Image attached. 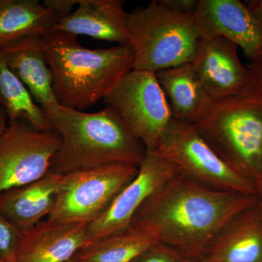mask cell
<instances>
[{"label": "cell", "mask_w": 262, "mask_h": 262, "mask_svg": "<svg viewBox=\"0 0 262 262\" xmlns=\"http://www.w3.org/2000/svg\"><path fill=\"white\" fill-rule=\"evenodd\" d=\"M256 202V196L212 189L177 173L143 203L129 227L201 259L221 231Z\"/></svg>", "instance_id": "6da1fadb"}, {"label": "cell", "mask_w": 262, "mask_h": 262, "mask_svg": "<svg viewBox=\"0 0 262 262\" xmlns=\"http://www.w3.org/2000/svg\"><path fill=\"white\" fill-rule=\"evenodd\" d=\"M69 262H77V261H75V258H73V259L71 260V261H69Z\"/></svg>", "instance_id": "836d02e7"}, {"label": "cell", "mask_w": 262, "mask_h": 262, "mask_svg": "<svg viewBox=\"0 0 262 262\" xmlns=\"http://www.w3.org/2000/svg\"><path fill=\"white\" fill-rule=\"evenodd\" d=\"M21 231L0 214V258L16 262V252Z\"/></svg>", "instance_id": "7402d4cb"}, {"label": "cell", "mask_w": 262, "mask_h": 262, "mask_svg": "<svg viewBox=\"0 0 262 262\" xmlns=\"http://www.w3.org/2000/svg\"><path fill=\"white\" fill-rule=\"evenodd\" d=\"M0 105L9 121L24 119L42 130H53L43 108L13 74L0 53Z\"/></svg>", "instance_id": "44dd1931"}, {"label": "cell", "mask_w": 262, "mask_h": 262, "mask_svg": "<svg viewBox=\"0 0 262 262\" xmlns=\"http://www.w3.org/2000/svg\"><path fill=\"white\" fill-rule=\"evenodd\" d=\"M200 39L223 37L251 62L261 58V23L239 0H199L192 14Z\"/></svg>", "instance_id": "8fae6325"}, {"label": "cell", "mask_w": 262, "mask_h": 262, "mask_svg": "<svg viewBox=\"0 0 262 262\" xmlns=\"http://www.w3.org/2000/svg\"><path fill=\"white\" fill-rule=\"evenodd\" d=\"M63 179L50 170L35 182L0 193V214L20 231L32 228L51 214Z\"/></svg>", "instance_id": "2e32d148"}, {"label": "cell", "mask_w": 262, "mask_h": 262, "mask_svg": "<svg viewBox=\"0 0 262 262\" xmlns=\"http://www.w3.org/2000/svg\"><path fill=\"white\" fill-rule=\"evenodd\" d=\"M186 258L174 248L157 244L134 262H184Z\"/></svg>", "instance_id": "603a6c76"}, {"label": "cell", "mask_w": 262, "mask_h": 262, "mask_svg": "<svg viewBox=\"0 0 262 262\" xmlns=\"http://www.w3.org/2000/svg\"><path fill=\"white\" fill-rule=\"evenodd\" d=\"M60 136L24 119L11 120L0 134V193L42 178L61 146Z\"/></svg>", "instance_id": "9c48e42d"}, {"label": "cell", "mask_w": 262, "mask_h": 262, "mask_svg": "<svg viewBox=\"0 0 262 262\" xmlns=\"http://www.w3.org/2000/svg\"><path fill=\"white\" fill-rule=\"evenodd\" d=\"M160 3L177 13L192 15L195 11L199 0H159Z\"/></svg>", "instance_id": "cb8c5ba5"}, {"label": "cell", "mask_w": 262, "mask_h": 262, "mask_svg": "<svg viewBox=\"0 0 262 262\" xmlns=\"http://www.w3.org/2000/svg\"><path fill=\"white\" fill-rule=\"evenodd\" d=\"M202 258L210 262H262V206L258 200L221 231Z\"/></svg>", "instance_id": "9a60e30c"}, {"label": "cell", "mask_w": 262, "mask_h": 262, "mask_svg": "<svg viewBox=\"0 0 262 262\" xmlns=\"http://www.w3.org/2000/svg\"><path fill=\"white\" fill-rule=\"evenodd\" d=\"M138 170L134 165L116 164L64 175L48 220L89 225L107 210Z\"/></svg>", "instance_id": "ba28073f"}, {"label": "cell", "mask_w": 262, "mask_h": 262, "mask_svg": "<svg viewBox=\"0 0 262 262\" xmlns=\"http://www.w3.org/2000/svg\"><path fill=\"white\" fill-rule=\"evenodd\" d=\"M194 127L231 168L262 178V94L252 90L214 101Z\"/></svg>", "instance_id": "277c9868"}, {"label": "cell", "mask_w": 262, "mask_h": 262, "mask_svg": "<svg viewBox=\"0 0 262 262\" xmlns=\"http://www.w3.org/2000/svg\"><path fill=\"white\" fill-rule=\"evenodd\" d=\"M122 0H78L77 9L59 19L52 30L118 45H127V13Z\"/></svg>", "instance_id": "5bb4252c"}, {"label": "cell", "mask_w": 262, "mask_h": 262, "mask_svg": "<svg viewBox=\"0 0 262 262\" xmlns=\"http://www.w3.org/2000/svg\"><path fill=\"white\" fill-rule=\"evenodd\" d=\"M176 121L194 125L206 115L213 101L190 63L155 73Z\"/></svg>", "instance_id": "ac0fdd59"}, {"label": "cell", "mask_w": 262, "mask_h": 262, "mask_svg": "<svg viewBox=\"0 0 262 262\" xmlns=\"http://www.w3.org/2000/svg\"><path fill=\"white\" fill-rule=\"evenodd\" d=\"M177 173L173 164L158 149L146 151L135 178L117 194L102 215L88 225L91 241L127 228L143 203Z\"/></svg>", "instance_id": "30bf717a"}, {"label": "cell", "mask_w": 262, "mask_h": 262, "mask_svg": "<svg viewBox=\"0 0 262 262\" xmlns=\"http://www.w3.org/2000/svg\"><path fill=\"white\" fill-rule=\"evenodd\" d=\"M0 53L10 70L25 84L37 104L45 108L57 103L42 36L24 38L0 48Z\"/></svg>", "instance_id": "e0dca14e"}, {"label": "cell", "mask_w": 262, "mask_h": 262, "mask_svg": "<svg viewBox=\"0 0 262 262\" xmlns=\"http://www.w3.org/2000/svg\"><path fill=\"white\" fill-rule=\"evenodd\" d=\"M157 244L147 234L128 227L91 241L74 258L77 262H134Z\"/></svg>", "instance_id": "ffe728a7"}, {"label": "cell", "mask_w": 262, "mask_h": 262, "mask_svg": "<svg viewBox=\"0 0 262 262\" xmlns=\"http://www.w3.org/2000/svg\"><path fill=\"white\" fill-rule=\"evenodd\" d=\"M156 149L178 173L191 180L218 190L256 196L255 182L226 163L193 125L173 119Z\"/></svg>", "instance_id": "8992f818"}, {"label": "cell", "mask_w": 262, "mask_h": 262, "mask_svg": "<svg viewBox=\"0 0 262 262\" xmlns=\"http://www.w3.org/2000/svg\"><path fill=\"white\" fill-rule=\"evenodd\" d=\"M0 262H9V261H5V260L3 259V258H0Z\"/></svg>", "instance_id": "d6a6232c"}, {"label": "cell", "mask_w": 262, "mask_h": 262, "mask_svg": "<svg viewBox=\"0 0 262 262\" xmlns=\"http://www.w3.org/2000/svg\"><path fill=\"white\" fill-rule=\"evenodd\" d=\"M260 59H262V24H261V58Z\"/></svg>", "instance_id": "4dcf8cb0"}, {"label": "cell", "mask_w": 262, "mask_h": 262, "mask_svg": "<svg viewBox=\"0 0 262 262\" xmlns=\"http://www.w3.org/2000/svg\"><path fill=\"white\" fill-rule=\"evenodd\" d=\"M59 19L38 0H0V48L29 36H43Z\"/></svg>", "instance_id": "d6986e66"}, {"label": "cell", "mask_w": 262, "mask_h": 262, "mask_svg": "<svg viewBox=\"0 0 262 262\" xmlns=\"http://www.w3.org/2000/svg\"><path fill=\"white\" fill-rule=\"evenodd\" d=\"M87 224L42 220L21 231L16 262H69L91 243Z\"/></svg>", "instance_id": "4fadbf2b"}, {"label": "cell", "mask_w": 262, "mask_h": 262, "mask_svg": "<svg viewBox=\"0 0 262 262\" xmlns=\"http://www.w3.org/2000/svg\"><path fill=\"white\" fill-rule=\"evenodd\" d=\"M103 101L115 110L146 151L158 148L173 120L168 99L154 72L131 70Z\"/></svg>", "instance_id": "52a82bcc"}, {"label": "cell", "mask_w": 262, "mask_h": 262, "mask_svg": "<svg viewBox=\"0 0 262 262\" xmlns=\"http://www.w3.org/2000/svg\"><path fill=\"white\" fill-rule=\"evenodd\" d=\"M184 262H200V259H194V258H186Z\"/></svg>", "instance_id": "f546056e"}, {"label": "cell", "mask_w": 262, "mask_h": 262, "mask_svg": "<svg viewBox=\"0 0 262 262\" xmlns=\"http://www.w3.org/2000/svg\"><path fill=\"white\" fill-rule=\"evenodd\" d=\"M200 262H210V261H207V260L205 259V258H201V259H200Z\"/></svg>", "instance_id": "1f68e13d"}, {"label": "cell", "mask_w": 262, "mask_h": 262, "mask_svg": "<svg viewBox=\"0 0 262 262\" xmlns=\"http://www.w3.org/2000/svg\"><path fill=\"white\" fill-rule=\"evenodd\" d=\"M44 4L52 8L61 17L64 18L70 15L74 7L77 5L78 0H45Z\"/></svg>", "instance_id": "d4e9b609"}, {"label": "cell", "mask_w": 262, "mask_h": 262, "mask_svg": "<svg viewBox=\"0 0 262 262\" xmlns=\"http://www.w3.org/2000/svg\"><path fill=\"white\" fill-rule=\"evenodd\" d=\"M6 118V114H5L4 110L0 105V134H3L8 127Z\"/></svg>", "instance_id": "83f0119b"}, {"label": "cell", "mask_w": 262, "mask_h": 262, "mask_svg": "<svg viewBox=\"0 0 262 262\" xmlns=\"http://www.w3.org/2000/svg\"><path fill=\"white\" fill-rule=\"evenodd\" d=\"M42 108L52 130L61 139L52 159L51 171L67 175L116 164L139 168L144 161L145 146L111 106L92 113L58 103Z\"/></svg>", "instance_id": "7a4b0ae2"}, {"label": "cell", "mask_w": 262, "mask_h": 262, "mask_svg": "<svg viewBox=\"0 0 262 262\" xmlns=\"http://www.w3.org/2000/svg\"><path fill=\"white\" fill-rule=\"evenodd\" d=\"M189 63L213 101L242 94L251 84V72L241 63L237 46L225 38L200 39Z\"/></svg>", "instance_id": "7c38bea8"}, {"label": "cell", "mask_w": 262, "mask_h": 262, "mask_svg": "<svg viewBox=\"0 0 262 262\" xmlns=\"http://www.w3.org/2000/svg\"><path fill=\"white\" fill-rule=\"evenodd\" d=\"M247 67L251 72V84L248 90L262 94V59L251 62Z\"/></svg>", "instance_id": "484cf974"}, {"label": "cell", "mask_w": 262, "mask_h": 262, "mask_svg": "<svg viewBox=\"0 0 262 262\" xmlns=\"http://www.w3.org/2000/svg\"><path fill=\"white\" fill-rule=\"evenodd\" d=\"M134 70L157 72L192 61L200 37L192 15L165 8L159 0L127 15Z\"/></svg>", "instance_id": "5b68a950"}, {"label": "cell", "mask_w": 262, "mask_h": 262, "mask_svg": "<svg viewBox=\"0 0 262 262\" xmlns=\"http://www.w3.org/2000/svg\"><path fill=\"white\" fill-rule=\"evenodd\" d=\"M255 189H256V198L262 206V178L255 182Z\"/></svg>", "instance_id": "f1b7e54d"}, {"label": "cell", "mask_w": 262, "mask_h": 262, "mask_svg": "<svg viewBox=\"0 0 262 262\" xmlns=\"http://www.w3.org/2000/svg\"><path fill=\"white\" fill-rule=\"evenodd\" d=\"M245 4L253 16L262 24V0H251Z\"/></svg>", "instance_id": "4316f807"}, {"label": "cell", "mask_w": 262, "mask_h": 262, "mask_svg": "<svg viewBox=\"0 0 262 262\" xmlns=\"http://www.w3.org/2000/svg\"><path fill=\"white\" fill-rule=\"evenodd\" d=\"M53 76L57 103L84 111L103 100L122 77L134 70L129 45L89 49L77 36L51 30L42 36Z\"/></svg>", "instance_id": "3957f363"}]
</instances>
